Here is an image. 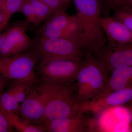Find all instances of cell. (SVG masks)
Returning a JSON list of instances; mask_svg holds the SVG:
<instances>
[{
    "mask_svg": "<svg viewBox=\"0 0 132 132\" xmlns=\"http://www.w3.org/2000/svg\"><path fill=\"white\" fill-rule=\"evenodd\" d=\"M72 82H42L36 86L45 103V118L42 126L50 121L81 112V104Z\"/></svg>",
    "mask_w": 132,
    "mask_h": 132,
    "instance_id": "6da1fadb",
    "label": "cell"
},
{
    "mask_svg": "<svg viewBox=\"0 0 132 132\" xmlns=\"http://www.w3.org/2000/svg\"><path fill=\"white\" fill-rule=\"evenodd\" d=\"M77 16L82 26L88 54L97 55L107 43L99 23L101 15V0H73Z\"/></svg>",
    "mask_w": 132,
    "mask_h": 132,
    "instance_id": "7a4b0ae2",
    "label": "cell"
},
{
    "mask_svg": "<svg viewBox=\"0 0 132 132\" xmlns=\"http://www.w3.org/2000/svg\"><path fill=\"white\" fill-rule=\"evenodd\" d=\"M108 74L95 56L88 54L78 71L75 80L76 95L81 105L98 94L107 82Z\"/></svg>",
    "mask_w": 132,
    "mask_h": 132,
    "instance_id": "3957f363",
    "label": "cell"
},
{
    "mask_svg": "<svg viewBox=\"0 0 132 132\" xmlns=\"http://www.w3.org/2000/svg\"><path fill=\"white\" fill-rule=\"evenodd\" d=\"M35 52L41 60L61 58L83 61L87 54L86 48L81 43L63 38H39Z\"/></svg>",
    "mask_w": 132,
    "mask_h": 132,
    "instance_id": "277c9868",
    "label": "cell"
},
{
    "mask_svg": "<svg viewBox=\"0 0 132 132\" xmlns=\"http://www.w3.org/2000/svg\"><path fill=\"white\" fill-rule=\"evenodd\" d=\"M83 61L67 58H47L41 60L37 70L42 82H72L75 80Z\"/></svg>",
    "mask_w": 132,
    "mask_h": 132,
    "instance_id": "5b68a950",
    "label": "cell"
},
{
    "mask_svg": "<svg viewBox=\"0 0 132 132\" xmlns=\"http://www.w3.org/2000/svg\"><path fill=\"white\" fill-rule=\"evenodd\" d=\"M35 52H24L0 58V75L7 79L36 83L35 68L38 59Z\"/></svg>",
    "mask_w": 132,
    "mask_h": 132,
    "instance_id": "8992f818",
    "label": "cell"
},
{
    "mask_svg": "<svg viewBox=\"0 0 132 132\" xmlns=\"http://www.w3.org/2000/svg\"><path fill=\"white\" fill-rule=\"evenodd\" d=\"M95 56L108 74L115 69L132 66V43H106Z\"/></svg>",
    "mask_w": 132,
    "mask_h": 132,
    "instance_id": "52a82bcc",
    "label": "cell"
},
{
    "mask_svg": "<svg viewBox=\"0 0 132 132\" xmlns=\"http://www.w3.org/2000/svg\"><path fill=\"white\" fill-rule=\"evenodd\" d=\"M34 87L20 104L17 114L27 123L42 126L45 118V103L36 87Z\"/></svg>",
    "mask_w": 132,
    "mask_h": 132,
    "instance_id": "ba28073f",
    "label": "cell"
},
{
    "mask_svg": "<svg viewBox=\"0 0 132 132\" xmlns=\"http://www.w3.org/2000/svg\"><path fill=\"white\" fill-rule=\"evenodd\" d=\"M34 42L26 32L24 26L14 25L8 30L1 51L0 58L10 57L26 52Z\"/></svg>",
    "mask_w": 132,
    "mask_h": 132,
    "instance_id": "9c48e42d",
    "label": "cell"
},
{
    "mask_svg": "<svg viewBox=\"0 0 132 132\" xmlns=\"http://www.w3.org/2000/svg\"><path fill=\"white\" fill-rule=\"evenodd\" d=\"M132 100V82L121 90L115 91L97 100L81 105V111L99 112L111 107L126 104Z\"/></svg>",
    "mask_w": 132,
    "mask_h": 132,
    "instance_id": "30bf717a",
    "label": "cell"
},
{
    "mask_svg": "<svg viewBox=\"0 0 132 132\" xmlns=\"http://www.w3.org/2000/svg\"><path fill=\"white\" fill-rule=\"evenodd\" d=\"M99 23L106 37L107 43H132V32L122 22L109 15H101Z\"/></svg>",
    "mask_w": 132,
    "mask_h": 132,
    "instance_id": "8fae6325",
    "label": "cell"
},
{
    "mask_svg": "<svg viewBox=\"0 0 132 132\" xmlns=\"http://www.w3.org/2000/svg\"><path fill=\"white\" fill-rule=\"evenodd\" d=\"M79 112L73 115L56 119L45 123L43 126L48 132H83L87 130L86 123Z\"/></svg>",
    "mask_w": 132,
    "mask_h": 132,
    "instance_id": "7c38bea8",
    "label": "cell"
},
{
    "mask_svg": "<svg viewBox=\"0 0 132 132\" xmlns=\"http://www.w3.org/2000/svg\"><path fill=\"white\" fill-rule=\"evenodd\" d=\"M71 16L64 8L55 11L39 29V38H61Z\"/></svg>",
    "mask_w": 132,
    "mask_h": 132,
    "instance_id": "4fadbf2b",
    "label": "cell"
},
{
    "mask_svg": "<svg viewBox=\"0 0 132 132\" xmlns=\"http://www.w3.org/2000/svg\"><path fill=\"white\" fill-rule=\"evenodd\" d=\"M110 73L111 75L104 88L92 100L100 98L112 92L123 89L132 82V66L115 69Z\"/></svg>",
    "mask_w": 132,
    "mask_h": 132,
    "instance_id": "5bb4252c",
    "label": "cell"
},
{
    "mask_svg": "<svg viewBox=\"0 0 132 132\" xmlns=\"http://www.w3.org/2000/svg\"><path fill=\"white\" fill-rule=\"evenodd\" d=\"M61 38H66L79 43L84 46L87 52L82 26L76 15L71 16Z\"/></svg>",
    "mask_w": 132,
    "mask_h": 132,
    "instance_id": "9a60e30c",
    "label": "cell"
},
{
    "mask_svg": "<svg viewBox=\"0 0 132 132\" xmlns=\"http://www.w3.org/2000/svg\"><path fill=\"white\" fill-rule=\"evenodd\" d=\"M0 109L5 114L12 127L21 132H43L46 131L42 126L31 125L27 123L18 114L5 111L0 106Z\"/></svg>",
    "mask_w": 132,
    "mask_h": 132,
    "instance_id": "2e32d148",
    "label": "cell"
},
{
    "mask_svg": "<svg viewBox=\"0 0 132 132\" xmlns=\"http://www.w3.org/2000/svg\"><path fill=\"white\" fill-rule=\"evenodd\" d=\"M35 19V25L45 22L54 12L39 0H28Z\"/></svg>",
    "mask_w": 132,
    "mask_h": 132,
    "instance_id": "e0dca14e",
    "label": "cell"
},
{
    "mask_svg": "<svg viewBox=\"0 0 132 132\" xmlns=\"http://www.w3.org/2000/svg\"><path fill=\"white\" fill-rule=\"evenodd\" d=\"M24 0H0V10L5 20L9 21L11 16L19 12Z\"/></svg>",
    "mask_w": 132,
    "mask_h": 132,
    "instance_id": "ac0fdd59",
    "label": "cell"
},
{
    "mask_svg": "<svg viewBox=\"0 0 132 132\" xmlns=\"http://www.w3.org/2000/svg\"><path fill=\"white\" fill-rule=\"evenodd\" d=\"M112 12V16L126 25L132 32V8L119 7Z\"/></svg>",
    "mask_w": 132,
    "mask_h": 132,
    "instance_id": "d6986e66",
    "label": "cell"
},
{
    "mask_svg": "<svg viewBox=\"0 0 132 132\" xmlns=\"http://www.w3.org/2000/svg\"><path fill=\"white\" fill-rule=\"evenodd\" d=\"M54 12L65 7L66 5L62 0H39Z\"/></svg>",
    "mask_w": 132,
    "mask_h": 132,
    "instance_id": "ffe728a7",
    "label": "cell"
},
{
    "mask_svg": "<svg viewBox=\"0 0 132 132\" xmlns=\"http://www.w3.org/2000/svg\"><path fill=\"white\" fill-rule=\"evenodd\" d=\"M117 0H101L102 5L101 15L109 14Z\"/></svg>",
    "mask_w": 132,
    "mask_h": 132,
    "instance_id": "44dd1931",
    "label": "cell"
},
{
    "mask_svg": "<svg viewBox=\"0 0 132 132\" xmlns=\"http://www.w3.org/2000/svg\"><path fill=\"white\" fill-rule=\"evenodd\" d=\"M119 7L132 8V0H117L113 7L112 11L114 9Z\"/></svg>",
    "mask_w": 132,
    "mask_h": 132,
    "instance_id": "7402d4cb",
    "label": "cell"
},
{
    "mask_svg": "<svg viewBox=\"0 0 132 132\" xmlns=\"http://www.w3.org/2000/svg\"><path fill=\"white\" fill-rule=\"evenodd\" d=\"M7 80V79L0 75V95L1 94L6 85Z\"/></svg>",
    "mask_w": 132,
    "mask_h": 132,
    "instance_id": "603a6c76",
    "label": "cell"
},
{
    "mask_svg": "<svg viewBox=\"0 0 132 132\" xmlns=\"http://www.w3.org/2000/svg\"><path fill=\"white\" fill-rule=\"evenodd\" d=\"M8 33V30L7 31H5L1 34H0V51H1V48L3 43L5 40V38L6 37Z\"/></svg>",
    "mask_w": 132,
    "mask_h": 132,
    "instance_id": "cb8c5ba5",
    "label": "cell"
},
{
    "mask_svg": "<svg viewBox=\"0 0 132 132\" xmlns=\"http://www.w3.org/2000/svg\"><path fill=\"white\" fill-rule=\"evenodd\" d=\"M129 109H130V111L132 116V100L131 101V105L129 107Z\"/></svg>",
    "mask_w": 132,
    "mask_h": 132,
    "instance_id": "d4e9b609",
    "label": "cell"
},
{
    "mask_svg": "<svg viewBox=\"0 0 132 132\" xmlns=\"http://www.w3.org/2000/svg\"><path fill=\"white\" fill-rule=\"evenodd\" d=\"M62 1H63L64 2V3H65L66 5H67L71 0H62Z\"/></svg>",
    "mask_w": 132,
    "mask_h": 132,
    "instance_id": "484cf974",
    "label": "cell"
},
{
    "mask_svg": "<svg viewBox=\"0 0 132 132\" xmlns=\"http://www.w3.org/2000/svg\"><path fill=\"white\" fill-rule=\"evenodd\" d=\"M0 132H2L1 131V130H0Z\"/></svg>",
    "mask_w": 132,
    "mask_h": 132,
    "instance_id": "4316f807",
    "label": "cell"
}]
</instances>
